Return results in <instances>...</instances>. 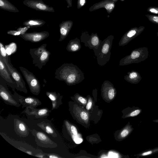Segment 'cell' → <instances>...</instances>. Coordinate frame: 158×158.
<instances>
[{
	"label": "cell",
	"instance_id": "83f0119b",
	"mask_svg": "<svg viewBox=\"0 0 158 158\" xmlns=\"http://www.w3.org/2000/svg\"><path fill=\"white\" fill-rule=\"evenodd\" d=\"M74 97L75 99L77 100V102L81 104L84 105H85L87 104V101L86 99L80 96L78 94H76L75 95Z\"/></svg>",
	"mask_w": 158,
	"mask_h": 158
},
{
	"label": "cell",
	"instance_id": "1f68e13d",
	"mask_svg": "<svg viewBox=\"0 0 158 158\" xmlns=\"http://www.w3.org/2000/svg\"><path fill=\"white\" fill-rule=\"evenodd\" d=\"M139 56V52L136 51H134L131 54V58L132 59H135L136 58L138 57Z\"/></svg>",
	"mask_w": 158,
	"mask_h": 158
},
{
	"label": "cell",
	"instance_id": "d6986e66",
	"mask_svg": "<svg viewBox=\"0 0 158 158\" xmlns=\"http://www.w3.org/2000/svg\"><path fill=\"white\" fill-rule=\"evenodd\" d=\"M60 33L59 41L64 40L67 36L71 28V23L68 21L62 22L59 25Z\"/></svg>",
	"mask_w": 158,
	"mask_h": 158
},
{
	"label": "cell",
	"instance_id": "e575fe53",
	"mask_svg": "<svg viewBox=\"0 0 158 158\" xmlns=\"http://www.w3.org/2000/svg\"><path fill=\"white\" fill-rule=\"evenodd\" d=\"M47 157L50 158H60L61 157L60 156L55 154H46Z\"/></svg>",
	"mask_w": 158,
	"mask_h": 158
},
{
	"label": "cell",
	"instance_id": "52a82bcc",
	"mask_svg": "<svg viewBox=\"0 0 158 158\" xmlns=\"http://www.w3.org/2000/svg\"><path fill=\"white\" fill-rule=\"evenodd\" d=\"M51 112V110L47 108H36L28 106L25 107L21 113L25 114L29 119L38 120L47 118Z\"/></svg>",
	"mask_w": 158,
	"mask_h": 158
},
{
	"label": "cell",
	"instance_id": "ab89813d",
	"mask_svg": "<svg viewBox=\"0 0 158 158\" xmlns=\"http://www.w3.org/2000/svg\"><path fill=\"white\" fill-rule=\"evenodd\" d=\"M85 3V0H80V4L81 6H83Z\"/></svg>",
	"mask_w": 158,
	"mask_h": 158
},
{
	"label": "cell",
	"instance_id": "8d00e7d4",
	"mask_svg": "<svg viewBox=\"0 0 158 158\" xmlns=\"http://www.w3.org/2000/svg\"><path fill=\"white\" fill-rule=\"evenodd\" d=\"M114 7V5L112 3H108L106 5L105 8L107 10L112 9Z\"/></svg>",
	"mask_w": 158,
	"mask_h": 158
},
{
	"label": "cell",
	"instance_id": "3957f363",
	"mask_svg": "<svg viewBox=\"0 0 158 158\" xmlns=\"http://www.w3.org/2000/svg\"><path fill=\"white\" fill-rule=\"evenodd\" d=\"M113 39L114 36L110 35L102 41L101 48L97 56V63L99 65H104L109 61Z\"/></svg>",
	"mask_w": 158,
	"mask_h": 158
},
{
	"label": "cell",
	"instance_id": "74e56055",
	"mask_svg": "<svg viewBox=\"0 0 158 158\" xmlns=\"http://www.w3.org/2000/svg\"><path fill=\"white\" fill-rule=\"evenodd\" d=\"M137 76V74L136 73L132 72L129 74V77L130 79H133L136 77Z\"/></svg>",
	"mask_w": 158,
	"mask_h": 158
},
{
	"label": "cell",
	"instance_id": "e0dca14e",
	"mask_svg": "<svg viewBox=\"0 0 158 158\" xmlns=\"http://www.w3.org/2000/svg\"><path fill=\"white\" fill-rule=\"evenodd\" d=\"M0 75L7 82L11 84H15V82L11 77V75L8 71L2 56L0 55Z\"/></svg>",
	"mask_w": 158,
	"mask_h": 158
},
{
	"label": "cell",
	"instance_id": "4dcf8cb0",
	"mask_svg": "<svg viewBox=\"0 0 158 158\" xmlns=\"http://www.w3.org/2000/svg\"><path fill=\"white\" fill-rule=\"evenodd\" d=\"M92 100L91 97H89L86 106V109L87 110H89L91 109L92 106Z\"/></svg>",
	"mask_w": 158,
	"mask_h": 158
},
{
	"label": "cell",
	"instance_id": "277c9868",
	"mask_svg": "<svg viewBox=\"0 0 158 158\" xmlns=\"http://www.w3.org/2000/svg\"><path fill=\"white\" fill-rule=\"evenodd\" d=\"M19 68L28 85L30 92L33 94L38 95L40 91V85L38 79L32 73L26 68L21 66Z\"/></svg>",
	"mask_w": 158,
	"mask_h": 158
},
{
	"label": "cell",
	"instance_id": "6da1fadb",
	"mask_svg": "<svg viewBox=\"0 0 158 158\" xmlns=\"http://www.w3.org/2000/svg\"><path fill=\"white\" fill-rule=\"evenodd\" d=\"M55 78L64 81L68 85H75L85 78L83 73L73 63H64L58 68L55 73Z\"/></svg>",
	"mask_w": 158,
	"mask_h": 158
},
{
	"label": "cell",
	"instance_id": "d590c367",
	"mask_svg": "<svg viewBox=\"0 0 158 158\" xmlns=\"http://www.w3.org/2000/svg\"><path fill=\"white\" fill-rule=\"evenodd\" d=\"M136 33V31L135 30H131L129 31L127 34V36L128 38H131L135 35Z\"/></svg>",
	"mask_w": 158,
	"mask_h": 158
},
{
	"label": "cell",
	"instance_id": "d4e9b609",
	"mask_svg": "<svg viewBox=\"0 0 158 158\" xmlns=\"http://www.w3.org/2000/svg\"><path fill=\"white\" fill-rule=\"evenodd\" d=\"M64 124L68 133L71 136L72 138L77 135V128L74 125L67 120H65L64 121Z\"/></svg>",
	"mask_w": 158,
	"mask_h": 158
},
{
	"label": "cell",
	"instance_id": "484cf974",
	"mask_svg": "<svg viewBox=\"0 0 158 158\" xmlns=\"http://www.w3.org/2000/svg\"><path fill=\"white\" fill-rule=\"evenodd\" d=\"M157 153H158V147H156L143 151L135 155L134 156H136V158H139L140 157L151 156Z\"/></svg>",
	"mask_w": 158,
	"mask_h": 158
},
{
	"label": "cell",
	"instance_id": "b9f144b4",
	"mask_svg": "<svg viewBox=\"0 0 158 158\" xmlns=\"http://www.w3.org/2000/svg\"><path fill=\"white\" fill-rule=\"evenodd\" d=\"M153 122H154L158 123V119H155L153 120Z\"/></svg>",
	"mask_w": 158,
	"mask_h": 158
},
{
	"label": "cell",
	"instance_id": "f1b7e54d",
	"mask_svg": "<svg viewBox=\"0 0 158 158\" xmlns=\"http://www.w3.org/2000/svg\"><path fill=\"white\" fill-rule=\"evenodd\" d=\"M30 28H31V27L29 26H25L24 27H20L16 30L20 33L21 35H22L26 32V31Z\"/></svg>",
	"mask_w": 158,
	"mask_h": 158
},
{
	"label": "cell",
	"instance_id": "2e32d148",
	"mask_svg": "<svg viewBox=\"0 0 158 158\" xmlns=\"http://www.w3.org/2000/svg\"><path fill=\"white\" fill-rule=\"evenodd\" d=\"M46 95L50 99L52 103V110L57 109L62 104V96L59 93L55 92L47 91Z\"/></svg>",
	"mask_w": 158,
	"mask_h": 158
},
{
	"label": "cell",
	"instance_id": "ba28073f",
	"mask_svg": "<svg viewBox=\"0 0 158 158\" xmlns=\"http://www.w3.org/2000/svg\"><path fill=\"white\" fill-rule=\"evenodd\" d=\"M32 134L35 137L37 144L39 146L50 148H54L57 146L56 143L42 131L33 129L32 131Z\"/></svg>",
	"mask_w": 158,
	"mask_h": 158
},
{
	"label": "cell",
	"instance_id": "60d3db41",
	"mask_svg": "<svg viewBox=\"0 0 158 158\" xmlns=\"http://www.w3.org/2000/svg\"><path fill=\"white\" fill-rule=\"evenodd\" d=\"M26 152L28 154H29L30 155H33V154H32V153L30 151H27Z\"/></svg>",
	"mask_w": 158,
	"mask_h": 158
},
{
	"label": "cell",
	"instance_id": "ffe728a7",
	"mask_svg": "<svg viewBox=\"0 0 158 158\" xmlns=\"http://www.w3.org/2000/svg\"><path fill=\"white\" fill-rule=\"evenodd\" d=\"M81 48L80 40L76 38L69 41L67 45L66 49L69 52H75L79 51Z\"/></svg>",
	"mask_w": 158,
	"mask_h": 158
},
{
	"label": "cell",
	"instance_id": "d6a6232c",
	"mask_svg": "<svg viewBox=\"0 0 158 158\" xmlns=\"http://www.w3.org/2000/svg\"><path fill=\"white\" fill-rule=\"evenodd\" d=\"M148 17L151 21L158 23V16L154 15H148Z\"/></svg>",
	"mask_w": 158,
	"mask_h": 158
},
{
	"label": "cell",
	"instance_id": "7a4b0ae2",
	"mask_svg": "<svg viewBox=\"0 0 158 158\" xmlns=\"http://www.w3.org/2000/svg\"><path fill=\"white\" fill-rule=\"evenodd\" d=\"M47 46L46 44H44L38 48L30 49L33 64L40 69L46 64L49 59L51 53L46 49Z\"/></svg>",
	"mask_w": 158,
	"mask_h": 158
},
{
	"label": "cell",
	"instance_id": "cb8c5ba5",
	"mask_svg": "<svg viewBox=\"0 0 158 158\" xmlns=\"http://www.w3.org/2000/svg\"><path fill=\"white\" fill-rule=\"evenodd\" d=\"M142 112L141 108L138 107L133 106L132 108H129L124 115V118L134 117L140 114Z\"/></svg>",
	"mask_w": 158,
	"mask_h": 158
},
{
	"label": "cell",
	"instance_id": "9c48e42d",
	"mask_svg": "<svg viewBox=\"0 0 158 158\" xmlns=\"http://www.w3.org/2000/svg\"><path fill=\"white\" fill-rule=\"evenodd\" d=\"M13 94L15 98L22 106V108L32 106L36 108L42 104L38 98L31 96L24 97L19 94L15 90Z\"/></svg>",
	"mask_w": 158,
	"mask_h": 158
},
{
	"label": "cell",
	"instance_id": "836d02e7",
	"mask_svg": "<svg viewBox=\"0 0 158 158\" xmlns=\"http://www.w3.org/2000/svg\"><path fill=\"white\" fill-rule=\"evenodd\" d=\"M72 138L73 141L76 143H80L82 141V139L80 138L77 135L73 137Z\"/></svg>",
	"mask_w": 158,
	"mask_h": 158
},
{
	"label": "cell",
	"instance_id": "603a6c76",
	"mask_svg": "<svg viewBox=\"0 0 158 158\" xmlns=\"http://www.w3.org/2000/svg\"><path fill=\"white\" fill-rule=\"evenodd\" d=\"M46 22L41 19H30L26 20L23 23L25 26H28L31 27H40L44 25Z\"/></svg>",
	"mask_w": 158,
	"mask_h": 158
},
{
	"label": "cell",
	"instance_id": "8fae6325",
	"mask_svg": "<svg viewBox=\"0 0 158 158\" xmlns=\"http://www.w3.org/2000/svg\"><path fill=\"white\" fill-rule=\"evenodd\" d=\"M0 96L2 101L6 104L19 107L21 104L14 98L13 94L8 88L1 84H0Z\"/></svg>",
	"mask_w": 158,
	"mask_h": 158
},
{
	"label": "cell",
	"instance_id": "4316f807",
	"mask_svg": "<svg viewBox=\"0 0 158 158\" xmlns=\"http://www.w3.org/2000/svg\"><path fill=\"white\" fill-rule=\"evenodd\" d=\"M0 56L2 58L5 59L8 62L9 58L8 56L5 48L3 44L1 42H0Z\"/></svg>",
	"mask_w": 158,
	"mask_h": 158
},
{
	"label": "cell",
	"instance_id": "5b68a950",
	"mask_svg": "<svg viewBox=\"0 0 158 158\" xmlns=\"http://www.w3.org/2000/svg\"><path fill=\"white\" fill-rule=\"evenodd\" d=\"M2 58L11 77L15 82V88L18 90L27 94V90L26 86L25 81L21 74L12 66L11 63L7 62L5 59L2 57Z\"/></svg>",
	"mask_w": 158,
	"mask_h": 158
},
{
	"label": "cell",
	"instance_id": "7c38bea8",
	"mask_svg": "<svg viewBox=\"0 0 158 158\" xmlns=\"http://www.w3.org/2000/svg\"><path fill=\"white\" fill-rule=\"evenodd\" d=\"M49 35V34L48 32L43 31L26 32L24 34L20 35L19 36L26 41L32 43H37L47 38Z\"/></svg>",
	"mask_w": 158,
	"mask_h": 158
},
{
	"label": "cell",
	"instance_id": "f546056e",
	"mask_svg": "<svg viewBox=\"0 0 158 158\" xmlns=\"http://www.w3.org/2000/svg\"><path fill=\"white\" fill-rule=\"evenodd\" d=\"M7 34L14 36H20L21 35L20 33L18 30H9L7 31Z\"/></svg>",
	"mask_w": 158,
	"mask_h": 158
},
{
	"label": "cell",
	"instance_id": "4fadbf2b",
	"mask_svg": "<svg viewBox=\"0 0 158 158\" xmlns=\"http://www.w3.org/2000/svg\"><path fill=\"white\" fill-rule=\"evenodd\" d=\"M102 97L110 101L115 97L116 91L113 85L108 80H105L102 83L101 87Z\"/></svg>",
	"mask_w": 158,
	"mask_h": 158
},
{
	"label": "cell",
	"instance_id": "ac0fdd59",
	"mask_svg": "<svg viewBox=\"0 0 158 158\" xmlns=\"http://www.w3.org/2000/svg\"><path fill=\"white\" fill-rule=\"evenodd\" d=\"M74 107V112L76 117L81 121L86 123H88L89 116L88 112L78 106Z\"/></svg>",
	"mask_w": 158,
	"mask_h": 158
},
{
	"label": "cell",
	"instance_id": "9a60e30c",
	"mask_svg": "<svg viewBox=\"0 0 158 158\" xmlns=\"http://www.w3.org/2000/svg\"><path fill=\"white\" fill-rule=\"evenodd\" d=\"M14 125L15 131L18 135L23 137L28 135L29 134L28 128L23 121L18 119H15Z\"/></svg>",
	"mask_w": 158,
	"mask_h": 158
},
{
	"label": "cell",
	"instance_id": "5bb4252c",
	"mask_svg": "<svg viewBox=\"0 0 158 158\" xmlns=\"http://www.w3.org/2000/svg\"><path fill=\"white\" fill-rule=\"evenodd\" d=\"M43 119L38 122L36 123L37 126L53 138L57 137V131L51 121Z\"/></svg>",
	"mask_w": 158,
	"mask_h": 158
},
{
	"label": "cell",
	"instance_id": "44dd1931",
	"mask_svg": "<svg viewBox=\"0 0 158 158\" xmlns=\"http://www.w3.org/2000/svg\"><path fill=\"white\" fill-rule=\"evenodd\" d=\"M0 8L12 12H18L19 10L7 0H0Z\"/></svg>",
	"mask_w": 158,
	"mask_h": 158
},
{
	"label": "cell",
	"instance_id": "7402d4cb",
	"mask_svg": "<svg viewBox=\"0 0 158 158\" xmlns=\"http://www.w3.org/2000/svg\"><path fill=\"white\" fill-rule=\"evenodd\" d=\"M134 130L132 126L128 123L121 130L118 135V138L123 139L128 136Z\"/></svg>",
	"mask_w": 158,
	"mask_h": 158
},
{
	"label": "cell",
	"instance_id": "30bf717a",
	"mask_svg": "<svg viewBox=\"0 0 158 158\" xmlns=\"http://www.w3.org/2000/svg\"><path fill=\"white\" fill-rule=\"evenodd\" d=\"M23 3L25 6L37 10L50 12L55 11L53 7L46 4L42 0H24Z\"/></svg>",
	"mask_w": 158,
	"mask_h": 158
},
{
	"label": "cell",
	"instance_id": "8992f818",
	"mask_svg": "<svg viewBox=\"0 0 158 158\" xmlns=\"http://www.w3.org/2000/svg\"><path fill=\"white\" fill-rule=\"evenodd\" d=\"M81 41L84 43L85 47L93 50L95 55L97 56L101 48L102 42L97 34H92L91 36L82 35L81 37Z\"/></svg>",
	"mask_w": 158,
	"mask_h": 158
},
{
	"label": "cell",
	"instance_id": "f35d334b",
	"mask_svg": "<svg viewBox=\"0 0 158 158\" xmlns=\"http://www.w3.org/2000/svg\"><path fill=\"white\" fill-rule=\"evenodd\" d=\"M45 156V155L41 153L36 154L35 156V157L40 158H44L47 157Z\"/></svg>",
	"mask_w": 158,
	"mask_h": 158
}]
</instances>
